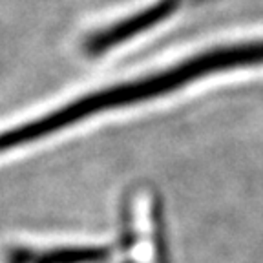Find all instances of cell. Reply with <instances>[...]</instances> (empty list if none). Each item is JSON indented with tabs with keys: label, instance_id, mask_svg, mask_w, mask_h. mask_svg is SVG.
Returning a JSON list of instances; mask_svg holds the SVG:
<instances>
[{
	"label": "cell",
	"instance_id": "1",
	"mask_svg": "<svg viewBox=\"0 0 263 263\" xmlns=\"http://www.w3.org/2000/svg\"><path fill=\"white\" fill-rule=\"evenodd\" d=\"M159 206L154 194L136 190L126 203V254L128 263H164L159 234Z\"/></svg>",
	"mask_w": 263,
	"mask_h": 263
}]
</instances>
